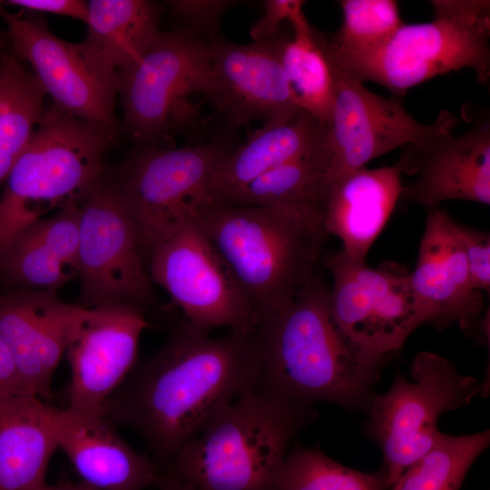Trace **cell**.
Listing matches in <instances>:
<instances>
[{"label": "cell", "mask_w": 490, "mask_h": 490, "mask_svg": "<svg viewBox=\"0 0 490 490\" xmlns=\"http://www.w3.org/2000/svg\"><path fill=\"white\" fill-rule=\"evenodd\" d=\"M260 370L256 328L211 337L183 318L135 365L103 415L141 435L162 471L214 413L256 387Z\"/></svg>", "instance_id": "obj_1"}, {"label": "cell", "mask_w": 490, "mask_h": 490, "mask_svg": "<svg viewBox=\"0 0 490 490\" xmlns=\"http://www.w3.org/2000/svg\"><path fill=\"white\" fill-rule=\"evenodd\" d=\"M256 330L261 370L255 388L300 404L368 412L387 357L341 329L329 289L316 272L294 299L260 318Z\"/></svg>", "instance_id": "obj_2"}, {"label": "cell", "mask_w": 490, "mask_h": 490, "mask_svg": "<svg viewBox=\"0 0 490 490\" xmlns=\"http://www.w3.org/2000/svg\"><path fill=\"white\" fill-rule=\"evenodd\" d=\"M191 219L226 264L258 322L301 291L328 236L323 211L306 206L201 201Z\"/></svg>", "instance_id": "obj_3"}, {"label": "cell", "mask_w": 490, "mask_h": 490, "mask_svg": "<svg viewBox=\"0 0 490 490\" xmlns=\"http://www.w3.org/2000/svg\"><path fill=\"white\" fill-rule=\"evenodd\" d=\"M317 417L312 405L254 387L214 413L166 467L195 490H277L291 441Z\"/></svg>", "instance_id": "obj_4"}, {"label": "cell", "mask_w": 490, "mask_h": 490, "mask_svg": "<svg viewBox=\"0 0 490 490\" xmlns=\"http://www.w3.org/2000/svg\"><path fill=\"white\" fill-rule=\"evenodd\" d=\"M118 125L83 121L54 105L5 181L0 197V252L46 213L81 206L108 169L104 157Z\"/></svg>", "instance_id": "obj_5"}, {"label": "cell", "mask_w": 490, "mask_h": 490, "mask_svg": "<svg viewBox=\"0 0 490 490\" xmlns=\"http://www.w3.org/2000/svg\"><path fill=\"white\" fill-rule=\"evenodd\" d=\"M434 15L427 23L403 24L380 47L352 57H338L341 66L362 82L372 81L397 98L435 76L469 68L476 81L490 78V2L433 0Z\"/></svg>", "instance_id": "obj_6"}, {"label": "cell", "mask_w": 490, "mask_h": 490, "mask_svg": "<svg viewBox=\"0 0 490 490\" xmlns=\"http://www.w3.org/2000/svg\"><path fill=\"white\" fill-rule=\"evenodd\" d=\"M210 72L209 40L182 27L161 32L140 61L118 71L125 134L136 146H165L201 129V107L191 97L204 94Z\"/></svg>", "instance_id": "obj_7"}, {"label": "cell", "mask_w": 490, "mask_h": 490, "mask_svg": "<svg viewBox=\"0 0 490 490\" xmlns=\"http://www.w3.org/2000/svg\"><path fill=\"white\" fill-rule=\"evenodd\" d=\"M235 149L230 134L182 147L142 145L111 170L138 234L143 261L184 222L222 160Z\"/></svg>", "instance_id": "obj_8"}, {"label": "cell", "mask_w": 490, "mask_h": 490, "mask_svg": "<svg viewBox=\"0 0 490 490\" xmlns=\"http://www.w3.org/2000/svg\"><path fill=\"white\" fill-rule=\"evenodd\" d=\"M409 373L411 380L398 374L385 394L375 393L364 426L381 449L390 486L439 439V416L468 405L482 387L433 352L418 353Z\"/></svg>", "instance_id": "obj_9"}, {"label": "cell", "mask_w": 490, "mask_h": 490, "mask_svg": "<svg viewBox=\"0 0 490 490\" xmlns=\"http://www.w3.org/2000/svg\"><path fill=\"white\" fill-rule=\"evenodd\" d=\"M78 305L92 308L155 305L136 228L107 169L80 207Z\"/></svg>", "instance_id": "obj_10"}, {"label": "cell", "mask_w": 490, "mask_h": 490, "mask_svg": "<svg viewBox=\"0 0 490 490\" xmlns=\"http://www.w3.org/2000/svg\"><path fill=\"white\" fill-rule=\"evenodd\" d=\"M12 54L25 61L53 105L73 117L117 125L118 70L85 41L54 35L42 17L10 13L0 4Z\"/></svg>", "instance_id": "obj_11"}, {"label": "cell", "mask_w": 490, "mask_h": 490, "mask_svg": "<svg viewBox=\"0 0 490 490\" xmlns=\"http://www.w3.org/2000/svg\"><path fill=\"white\" fill-rule=\"evenodd\" d=\"M323 261L333 279L329 304L334 318L363 348L388 357L425 324L402 265L386 261L373 269L341 250Z\"/></svg>", "instance_id": "obj_12"}, {"label": "cell", "mask_w": 490, "mask_h": 490, "mask_svg": "<svg viewBox=\"0 0 490 490\" xmlns=\"http://www.w3.org/2000/svg\"><path fill=\"white\" fill-rule=\"evenodd\" d=\"M149 277L181 309L184 319L211 332L250 331L256 316L226 264L191 219L151 254Z\"/></svg>", "instance_id": "obj_13"}, {"label": "cell", "mask_w": 490, "mask_h": 490, "mask_svg": "<svg viewBox=\"0 0 490 490\" xmlns=\"http://www.w3.org/2000/svg\"><path fill=\"white\" fill-rule=\"evenodd\" d=\"M318 38L334 80V103L328 127L332 153L330 180L363 168L397 148L453 130L457 124L456 117L446 110L429 124L418 122L405 110L399 98H386L368 90L328 53L318 31Z\"/></svg>", "instance_id": "obj_14"}, {"label": "cell", "mask_w": 490, "mask_h": 490, "mask_svg": "<svg viewBox=\"0 0 490 490\" xmlns=\"http://www.w3.org/2000/svg\"><path fill=\"white\" fill-rule=\"evenodd\" d=\"M285 35L249 44L220 36L210 41L211 72L204 96L230 128L256 121L262 126L277 125L300 111L280 61Z\"/></svg>", "instance_id": "obj_15"}, {"label": "cell", "mask_w": 490, "mask_h": 490, "mask_svg": "<svg viewBox=\"0 0 490 490\" xmlns=\"http://www.w3.org/2000/svg\"><path fill=\"white\" fill-rule=\"evenodd\" d=\"M152 327L142 309H87L65 351L71 368L68 407L81 415H103L109 397L136 365L142 332Z\"/></svg>", "instance_id": "obj_16"}, {"label": "cell", "mask_w": 490, "mask_h": 490, "mask_svg": "<svg viewBox=\"0 0 490 490\" xmlns=\"http://www.w3.org/2000/svg\"><path fill=\"white\" fill-rule=\"evenodd\" d=\"M446 131L401 147L397 162L405 201L427 209L446 201L490 203V122L484 120L455 135Z\"/></svg>", "instance_id": "obj_17"}, {"label": "cell", "mask_w": 490, "mask_h": 490, "mask_svg": "<svg viewBox=\"0 0 490 490\" xmlns=\"http://www.w3.org/2000/svg\"><path fill=\"white\" fill-rule=\"evenodd\" d=\"M86 310L54 290L0 291V338L34 397H51L54 374Z\"/></svg>", "instance_id": "obj_18"}, {"label": "cell", "mask_w": 490, "mask_h": 490, "mask_svg": "<svg viewBox=\"0 0 490 490\" xmlns=\"http://www.w3.org/2000/svg\"><path fill=\"white\" fill-rule=\"evenodd\" d=\"M409 281L425 323L468 329L483 306L482 292L470 282L456 222L444 210L428 209L416 269Z\"/></svg>", "instance_id": "obj_19"}, {"label": "cell", "mask_w": 490, "mask_h": 490, "mask_svg": "<svg viewBox=\"0 0 490 490\" xmlns=\"http://www.w3.org/2000/svg\"><path fill=\"white\" fill-rule=\"evenodd\" d=\"M57 446L82 482L96 490H143L157 485L162 470L132 449L103 415H81L51 406Z\"/></svg>", "instance_id": "obj_20"}, {"label": "cell", "mask_w": 490, "mask_h": 490, "mask_svg": "<svg viewBox=\"0 0 490 490\" xmlns=\"http://www.w3.org/2000/svg\"><path fill=\"white\" fill-rule=\"evenodd\" d=\"M402 189V173L397 163L376 169L363 167L333 177L324 210L328 235L340 240L346 256L365 260Z\"/></svg>", "instance_id": "obj_21"}, {"label": "cell", "mask_w": 490, "mask_h": 490, "mask_svg": "<svg viewBox=\"0 0 490 490\" xmlns=\"http://www.w3.org/2000/svg\"><path fill=\"white\" fill-rule=\"evenodd\" d=\"M81 206H71L27 225L0 252L5 290H54L78 274Z\"/></svg>", "instance_id": "obj_22"}, {"label": "cell", "mask_w": 490, "mask_h": 490, "mask_svg": "<svg viewBox=\"0 0 490 490\" xmlns=\"http://www.w3.org/2000/svg\"><path fill=\"white\" fill-rule=\"evenodd\" d=\"M50 410L34 396L0 394V490H50L45 475L58 449Z\"/></svg>", "instance_id": "obj_23"}, {"label": "cell", "mask_w": 490, "mask_h": 490, "mask_svg": "<svg viewBox=\"0 0 490 490\" xmlns=\"http://www.w3.org/2000/svg\"><path fill=\"white\" fill-rule=\"evenodd\" d=\"M328 139V128L303 110L282 123L262 126L222 160L208 183L203 199L222 202L269 170Z\"/></svg>", "instance_id": "obj_24"}, {"label": "cell", "mask_w": 490, "mask_h": 490, "mask_svg": "<svg viewBox=\"0 0 490 490\" xmlns=\"http://www.w3.org/2000/svg\"><path fill=\"white\" fill-rule=\"evenodd\" d=\"M88 8L84 41L118 71L140 61L162 32V8L153 1L92 0Z\"/></svg>", "instance_id": "obj_25"}, {"label": "cell", "mask_w": 490, "mask_h": 490, "mask_svg": "<svg viewBox=\"0 0 490 490\" xmlns=\"http://www.w3.org/2000/svg\"><path fill=\"white\" fill-rule=\"evenodd\" d=\"M331 167L328 139L311 151L269 170L222 202L247 206L298 205L324 213Z\"/></svg>", "instance_id": "obj_26"}, {"label": "cell", "mask_w": 490, "mask_h": 490, "mask_svg": "<svg viewBox=\"0 0 490 490\" xmlns=\"http://www.w3.org/2000/svg\"><path fill=\"white\" fill-rule=\"evenodd\" d=\"M45 93L12 53L0 55V185L28 145L45 112Z\"/></svg>", "instance_id": "obj_27"}, {"label": "cell", "mask_w": 490, "mask_h": 490, "mask_svg": "<svg viewBox=\"0 0 490 490\" xmlns=\"http://www.w3.org/2000/svg\"><path fill=\"white\" fill-rule=\"evenodd\" d=\"M290 25L292 36L285 35L280 47L287 81L299 108L328 128L334 103L329 61L318 41V31L308 22L304 12Z\"/></svg>", "instance_id": "obj_28"}, {"label": "cell", "mask_w": 490, "mask_h": 490, "mask_svg": "<svg viewBox=\"0 0 490 490\" xmlns=\"http://www.w3.org/2000/svg\"><path fill=\"white\" fill-rule=\"evenodd\" d=\"M490 444V432L441 435L436 444L409 466L391 490H459L475 461Z\"/></svg>", "instance_id": "obj_29"}, {"label": "cell", "mask_w": 490, "mask_h": 490, "mask_svg": "<svg viewBox=\"0 0 490 490\" xmlns=\"http://www.w3.org/2000/svg\"><path fill=\"white\" fill-rule=\"evenodd\" d=\"M277 490H391V486L383 468L364 473L318 449L299 446L289 452Z\"/></svg>", "instance_id": "obj_30"}, {"label": "cell", "mask_w": 490, "mask_h": 490, "mask_svg": "<svg viewBox=\"0 0 490 490\" xmlns=\"http://www.w3.org/2000/svg\"><path fill=\"white\" fill-rule=\"evenodd\" d=\"M339 30L329 38V51L338 57H352L371 52L388 41L404 24L394 0H342Z\"/></svg>", "instance_id": "obj_31"}, {"label": "cell", "mask_w": 490, "mask_h": 490, "mask_svg": "<svg viewBox=\"0 0 490 490\" xmlns=\"http://www.w3.org/2000/svg\"><path fill=\"white\" fill-rule=\"evenodd\" d=\"M237 1L231 0H172L166 5L183 27L209 41L219 37L223 15Z\"/></svg>", "instance_id": "obj_32"}, {"label": "cell", "mask_w": 490, "mask_h": 490, "mask_svg": "<svg viewBox=\"0 0 490 490\" xmlns=\"http://www.w3.org/2000/svg\"><path fill=\"white\" fill-rule=\"evenodd\" d=\"M472 287L479 292L490 288V237L484 231L456 223Z\"/></svg>", "instance_id": "obj_33"}, {"label": "cell", "mask_w": 490, "mask_h": 490, "mask_svg": "<svg viewBox=\"0 0 490 490\" xmlns=\"http://www.w3.org/2000/svg\"><path fill=\"white\" fill-rule=\"evenodd\" d=\"M304 1L301 0H265L263 15L250 28L253 42H269L281 34L280 25L284 21L289 24L303 13Z\"/></svg>", "instance_id": "obj_34"}, {"label": "cell", "mask_w": 490, "mask_h": 490, "mask_svg": "<svg viewBox=\"0 0 490 490\" xmlns=\"http://www.w3.org/2000/svg\"><path fill=\"white\" fill-rule=\"evenodd\" d=\"M3 5L20 7L30 13H49L68 16L87 23L88 2L82 0H7L0 1Z\"/></svg>", "instance_id": "obj_35"}, {"label": "cell", "mask_w": 490, "mask_h": 490, "mask_svg": "<svg viewBox=\"0 0 490 490\" xmlns=\"http://www.w3.org/2000/svg\"><path fill=\"white\" fill-rule=\"evenodd\" d=\"M0 394L33 396L23 380L9 350L1 338Z\"/></svg>", "instance_id": "obj_36"}, {"label": "cell", "mask_w": 490, "mask_h": 490, "mask_svg": "<svg viewBox=\"0 0 490 490\" xmlns=\"http://www.w3.org/2000/svg\"><path fill=\"white\" fill-rule=\"evenodd\" d=\"M157 485L158 490H195L171 467L162 470Z\"/></svg>", "instance_id": "obj_37"}, {"label": "cell", "mask_w": 490, "mask_h": 490, "mask_svg": "<svg viewBox=\"0 0 490 490\" xmlns=\"http://www.w3.org/2000/svg\"><path fill=\"white\" fill-rule=\"evenodd\" d=\"M50 490H96L83 482L77 484L71 483L69 481H60L54 485H51Z\"/></svg>", "instance_id": "obj_38"}, {"label": "cell", "mask_w": 490, "mask_h": 490, "mask_svg": "<svg viewBox=\"0 0 490 490\" xmlns=\"http://www.w3.org/2000/svg\"><path fill=\"white\" fill-rule=\"evenodd\" d=\"M6 40H8V38H0V55L3 54V50L7 43Z\"/></svg>", "instance_id": "obj_39"}]
</instances>
